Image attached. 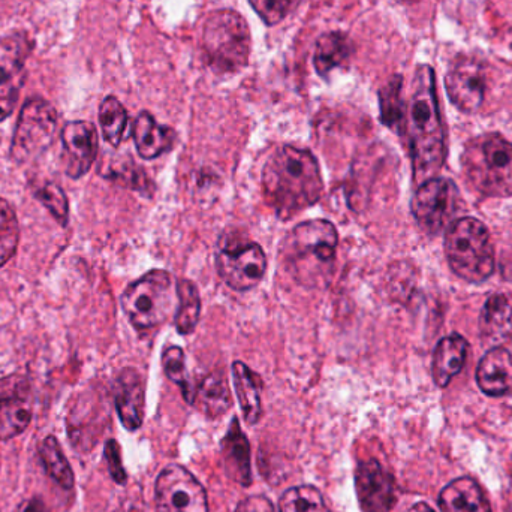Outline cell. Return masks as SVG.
I'll use <instances>...</instances> for the list:
<instances>
[{"mask_svg": "<svg viewBox=\"0 0 512 512\" xmlns=\"http://www.w3.org/2000/svg\"><path fill=\"white\" fill-rule=\"evenodd\" d=\"M265 203L282 221L315 206L324 194L321 168L310 150L283 146L262 168Z\"/></svg>", "mask_w": 512, "mask_h": 512, "instance_id": "cell-1", "label": "cell"}, {"mask_svg": "<svg viewBox=\"0 0 512 512\" xmlns=\"http://www.w3.org/2000/svg\"><path fill=\"white\" fill-rule=\"evenodd\" d=\"M405 132L411 150L414 182L421 185L433 179L447 159V141L432 66L420 65L415 72L411 101L406 107Z\"/></svg>", "mask_w": 512, "mask_h": 512, "instance_id": "cell-2", "label": "cell"}, {"mask_svg": "<svg viewBox=\"0 0 512 512\" xmlns=\"http://www.w3.org/2000/svg\"><path fill=\"white\" fill-rule=\"evenodd\" d=\"M339 233L330 221L312 219L295 225L280 245V261L295 283L325 288L333 279Z\"/></svg>", "mask_w": 512, "mask_h": 512, "instance_id": "cell-3", "label": "cell"}, {"mask_svg": "<svg viewBox=\"0 0 512 512\" xmlns=\"http://www.w3.org/2000/svg\"><path fill=\"white\" fill-rule=\"evenodd\" d=\"M465 176L486 197H512V143L498 134L469 141L462 155Z\"/></svg>", "mask_w": 512, "mask_h": 512, "instance_id": "cell-4", "label": "cell"}, {"mask_svg": "<svg viewBox=\"0 0 512 512\" xmlns=\"http://www.w3.org/2000/svg\"><path fill=\"white\" fill-rule=\"evenodd\" d=\"M251 29L234 9H219L207 17L203 48L207 63L218 74L242 71L251 56Z\"/></svg>", "mask_w": 512, "mask_h": 512, "instance_id": "cell-5", "label": "cell"}, {"mask_svg": "<svg viewBox=\"0 0 512 512\" xmlns=\"http://www.w3.org/2000/svg\"><path fill=\"white\" fill-rule=\"evenodd\" d=\"M445 255L451 270L466 282L481 283L495 273V249L489 230L478 219L463 218L450 225Z\"/></svg>", "mask_w": 512, "mask_h": 512, "instance_id": "cell-6", "label": "cell"}, {"mask_svg": "<svg viewBox=\"0 0 512 512\" xmlns=\"http://www.w3.org/2000/svg\"><path fill=\"white\" fill-rule=\"evenodd\" d=\"M173 301V276L161 268L134 280L122 295L123 312L138 331L164 324L173 312Z\"/></svg>", "mask_w": 512, "mask_h": 512, "instance_id": "cell-7", "label": "cell"}, {"mask_svg": "<svg viewBox=\"0 0 512 512\" xmlns=\"http://www.w3.org/2000/svg\"><path fill=\"white\" fill-rule=\"evenodd\" d=\"M57 131V113L50 102L41 98L24 104L15 126L11 158L17 164L35 161L53 143Z\"/></svg>", "mask_w": 512, "mask_h": 512, "instance_id": "cell-8", "label": "cell"}, {"mask_svg": "<svg viewBox=\"0 0 512 512\" xmlns=\"http://www.w3.org/2000/svg\"><path fill=\"white\" fill-rule=\"evenodd\" d=\"M216 270L231 289L246 292L264 279L267 256L258 243L222 237L216 251Z\"/></svg>", "mask_w": 512, "mask_h": 512, "instance_id": "cell-9", "label": "cell"}, {"mask_svg": "<svg viewBox=\"0 0 512 512\" xmlns=\"http://www.w3.org/2000/svg\"><path fill=\"white\" fill-rule=\"evenodd\" d=\"M460 192L453 180L433 177L421 183L412 198L415 221L429 234H439L459 212Z\"/></svg>", "mask_w": 512, "mask_h": 512, "instance_id": "cell-10", "label": "cell"}, {"mask_svg": "<svg viewBox=\"0 0 512 512\" xmlns=\"http://www.w3.org/2000/svg\"><path fill=\"white\" fill-rule=\"evenodd\" d=\"M155 490L156 512H209L206 490L183 466L165 468Z\"/></svg>", "mask_w": 512, "mask_h": 512, "instance_id": "cell-11", "label": "cell"}, {"mask_svg": "<svg viewBox=\"0 0 512 512\" xmlns=\"http://www.w3.org/2000/svg\"><path fill=\"white\" fill-rule=\"evenodd\" d=\"M30 48L32 44L24 35L0 38V122L11 116L17 104Z\"/></svg>", "mask_w": 512, "mask_h": 512, "instance_id": "cell-12", "label": "cell"}, {"mask_svg": "<svg viewBox=\"0 0 512 512\" xmlns=\"http://www.w3.org/2000/svg\"><path fill=\"white\" fill-rule=\"evenodd\" d=\"M448 98L463 113L480 110L486 95V72L483 65L472 57H459L451 63L445 77Z\"/></svg>", "mask_w": 512, "mask_h": 512, "instance_id": "cell-13", "label": "cell"}, {"mask_svg": "<svg viewBox=\"0 0 512 512\" xmlns=\"http://www.w3.org/2000/svg\"><path fill=\"white\" fill-rule=\"evenodd\" d=\"M355 490L363 512H390L397 504L396 480L378 460L358 465Z\"/></svg>", "mask_w": 512, "mask_h": 512, "instance_id": "cell-14", "label": "cell"}, {"mask_svg": "<svg viewBox=\"0 0 512 512\" xmlns=\"http://www.w3.org/2000/svg\"><path fill=\"white\" fill-rule=\"evenodd\" d=\"M66 174L71 179L86 176L98 155V131L86 120L66 123L62 129Z\"/></svg>", "mask_w": 512, "mask_h": 512, "instance_id": "cell-15", "label": "cell"}, {"mask_svg": "<svg viewBox=\"0 0 512 512\" xmlns=\"http://www.w3.org/2000/svg\"><path fill=\"white\" fill-rule=\"evenodd\" d=\"M114 402L125 429L129 432L140 429L146 406V384L137 370L126 367L119 373L114 384Z\"/></svg>", "mask_w": 512, "mask_h": 512, "instance_id": "cell-16", "label": "cell"}, {"mask_svg": "<svg viewBox=\"0 0 512 512\" xmlns=\"http://www.w3.org/2000/svg\"><path fill=\"white\" fill-rule=\"evenodd\" d=\"M478 387L490 397L512 394V357L501 346L490 349L477 369Z\"/></svg>", "mask_w": 512, "mask_h": 512, "instance_id": "cell-17", "label": "cell"}, {"mask_svg": "<svg viewBox=\"0 0 512 512\" xmlns=\"http://www.w3.org/2000/svg\"><path fill=\"white\" fill-rule=\"evenodd\" d=\"M132 137H134L138 155L147 161L170 152L176 143L174 129L159 125L149 111L138 114L132 126Z\"/></svg>", "mask_w": 512, "mask_h": 512, "instance_id": "cell-18", "label": "cell"}, {"mask_svg": "<svg viewBox=\"0 0 512 512\" xmlns=\"http://www.w3.org/2000/svg\"><path fill=\"white\" fill-rule=\"evenodd\" d=\"M221 450L228 477L242 486H249L252 483L251 445L237 418L231 421L230 429L222 439Z\"/></svg>", "mask_w": 512, "mask_h": 512, "instance_id": "cell-19", "label": "cell"}, {"mask_svg": "<svg viewBox=\"0 0 512 512\" xmlns=\"http://www.w3.org/2000/svg\"><path fill=\"white\" fill-rule=\"evenodd\" d=\"M438 504L442 512H492L486 493L471 477L447 484L439 493Z\"/></svg>", "mask_w": 512, "mask_h": 512, "instance_id": "cell-20", "label": "cell"}, {"mask_svg": "<svg viewBox=\"0 0 512 512\" xmlns=\"http://www.w3.org/2000/svg\"><path fill=\"white\" fill-rule=\"evenodd\" d=\"M468 357V342L459 334L444 337L436 346L433 354L432 373L436 385L448 387L451 379L462 372Z\"/></svg>", "mask_w": 512, "mask_h": 512, "instance_id": "cell-21", "label": "cell"}, {"mask_svg": "<svg viewBox=\"0 0 512 512\" xmlns=\"http://www.w3.org/2000/svg\"><path fill=\"white\" fill-rule=\"evenodd\" d=\"M192 405L200 409L206 417L218 418L231 408V391L224 372L209 373L195 385Z\"/></svg>", "mask_w": 512, "mask_h": 512, "instance_id": "cell-22", "label": "cell"}, {"mask_svg": "<svg viewBox=\"0 0 512 512\" xmlns=\"http://www.w3.org/2000/svg\"><path fill=\"white\" fill-rule=\"evenodd\" d=\"M233 382L234 391H236L246 423L254 426L262 415L261 394L264 384H262L261 376L255 373L248 364L236 361L233 364Z\"/></svg>", "mask_w": 512, "mask_h": 512, "instance_id": "cell-23", "label": "cell"}, {"mask_svg": "<svg viewBox=\"0 0 512 512\" xmlns=\"http://www.w3.org/2000/svg\"><path fill=\"white\" fill-rule=\"evenodd\" d=\"M352 54V42L343 32L324 33L319 36L313 54V66L319 77L328 78L334 69L348 62Z\"/></svg>", "mask_w": 512, "mask_h": 512, "instance_id": "cell-24", "label": "cell"}, {"mask_svg": "<svg viewBox=\"0 0 512 512\" xmlns=\"http://www.w3.org/2000/svg\"><path fill=\"white\" fill-rule=\"evenodd\" d=\"M511 321L512 306L508 298L502 294L492 295L481 312V334L490 342H501L510 336Z\"/></svg>", "mask_w": 512, "mask_h": 512, "instance_id": "cell-25", "label": "cell"}, {"mask_svg": "<svg viewBox=\"0 0 512 512\" xmlns=\"http://www.w3.org/2000/svg\"><path fill=\"white\" fill-rule=\"evenodd\" d=\"M177 309L174 324L182 336L192 334L197 328L201 316V297L197 286L189 279H180L176 283Z\"/></svg>", "mask_w": 512, "mask_h": 512, "instance_id": "cell-26", "label": "cell"}, {"mask_svg": "<svg viewBox=\"0 0 512 512\" xmlns=\"http://www.w3.org/2000/svg\"><path fill=\"white\" fill-rule=\"evenodd\" d=\"M32 421V409L18 394L0 396V441L21 435Z\"/></svg>", "mask_w": 512, "mask_h": 512, "instance_id": "cell-27", "label": "cell"}, {"mask_svg": "<svg viewBox=\"0 0 512 512\" xmlns=\"http://www.w3.org/2000/svg\"><path fill=\"white\" fill-rule=\"evenodd\" d=\"M403 77L393 75L379 90V108L381 122L387 128L403 134L405 132L406 107L402 99Z\"/></svg>", "mask_w": 512, "mask_h": 512, "instance_id": "cell-28", "label": "cell"}, {"mask_svg": "<svg viewBox=\"0 0 512 512\" xmlns=\"http://www.w3.org/2000/svg\"><path fill=\"white\" fill-rule=\"evenodd\" d=\"M38 451L47 474L63 489H74V472H72L71 465L63 454L57 439L54 436H47L39 444Z\"/></svg>", "mask_w": 512, "mask_h": 512, "instance_id": "cell-29", "label": "cell"}, {"mask_svg": "<svg viewBox=\"0 0 512 512\" xmlns=\"http://www.w3.org/2000/svg\"><path fill=\"white\" fill-rule=\"evenodd\" d=\"M99 123H101L104 140L113 147H119L128 126V113L119 99L107 96L99 107Z\"/></svg>", "mask_w": 512, "mask_h": 512, "instance_id": "cell-30", "label": "cell"}, {"mask_svg": "<svg viewBox=\"0 0 512 512\" xmlns=\"http://www.w3.org/2000/svg\"><path fill=\"white\" fill-rule=\"evenodd\" d=\"M162 367H164L165 375L174 384L179 385L182 390L183 399L192 405L194 402L195 385L189 379L186 372L185 351L180 346H168L162 354Z\"/></svg>", "mask_w": 512, "mask_h": 512, "instance_id": "cell-31", "label": "cell"}, {"mask_svg": "<svg viewBox=\"0 0 512 512\" xmlns=\"http://www.w3.org/2000/svg\"><path fill=\"white\" fill-rule=\"evenodd\" d=\"M280 512H330L316 487L298 486L286 490L279 502Z\"/></svg>", "mask_w": 512, "mask_h": 512, "instance_id": "cell-32", "label": "cell"}, {"mask_svg": "<svg viewBox=\"0 0 512 512\" xmlns=\"http://www.w3.org/2000/svg\"><path fill=\"white\" fill-rule=\"evenodd\" d=\"M20 242V225L8 201L0 198V267L15 255Z\"/></svg>", "mask_w": 512, "mask_h": 512, "instance_id": "cell-33", "label": "cell"}, {"mask_svg": "<svg viewBox=\"0 0 512 512\" xmlns=\"http://www.w3.org/2000/svg\"><path fill=\"white\" fill-rule=\"evenodd\" d=\"M35 197L62 227L68 225V198H66L65 192H63L60 186L54 185L51 182L44 183V185L36 188Z\"/></svg>", "mask_w": 512, "mask_h": 512, "instance_id": "cell-34", "label": "cell"}, {"mask_svg": "<svg viewBox=\"0 0 512 512\" xmlns=\"http://www.w3.org/2000/svg\"><path fill=\"white\" fill-rule=\"evenodd\" d=\"M301 0H249L256 14L267 26L282 23L300 5Z\"/></svg>", "mask_w": 512, "mask_h": 512, "instance_id": "cell-35", "label": "cell"}, {"mask_svg": "<svg viewBox=\"0 0 512 512\" xmlns=\"http://www.w3.org/2000/svg\"><path fill=\"white\" fill-rule=\"evenodd\" d=\"M140 171V168L135 167L134 164L122 165L119 168H111L110 179L117 180V182L123 183V186H129L134 191L146 192L149 188V180H147L144 171Z\"/></svg>", "mask_w": 512, "mask_h": 512, "instance_id": "cell-36", "label": "cell"}, {"mask_svg": "<svg viewBox=\"0 0 512 512\" xmlns=\"http://www.w3.org/2000/svg\"><path fill=\"white\" fill-rule=\"evenodd\" d=\"M105 459L108 463V471L117 484L126 483V472L122 465V456H120V447L114 439L105 444Z\"/></svg>", "mask_w": 512, "mask_h": 512, "instance_id": "cell-37", "label": "cell"}, {"mask_svg": "<svg viewBox=\"0 0 512 512\" xmlns=\"http://www.w3.org/2000/svg\"><path fill=\"white\" fill-rule=\"evenodd\" d=\"M236 512H276L270 499L264 496H249L245 501L240 502Z\"/></svg>", "mask_w": 512, "mask_h": 512, "instance_id": "cell-38", "label": "cell"}, {"mask_svg": "<svg viewBox=\"0 0 512 512\" xmlns=\"http://www.w3.org/2000/svg\"><path fill=\"white\" fill-rule=\"evenodd\" d=\"M17 512H45V510L44 505L41 504V501H38V499H33V501H30L29 504L21 507Z\"/></svg>", "mask_w": 512, "mask_h": 512, "instance_id": "cell-39", "label": "cell"}, {"mask_svg": "<svg viewBox=\"0 0 512 512\" xmlns=\"http://www.w3.org/2000/svg\"><path fill=\"white\" fill-rule=\"evenodd\" d=\"M406 512H435V510L430 508L426 502H418V504H415L414 507L409 508Z\"/></svg>", "mask_w": 512, "mask_h": 512, "instance_id": "cell-40", "label": "cell"}]
</instances>
